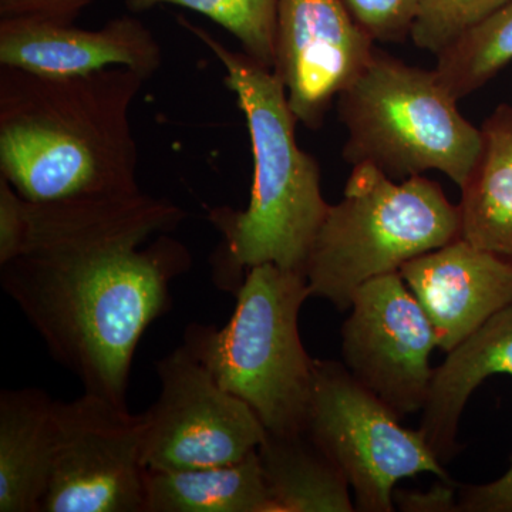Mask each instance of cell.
<instances>
[{
	"label": "cell",
	"instance_id": "obj_8",
	"mask_svg": "<svg viewBox=\"0 0 512 512\" xmlns=\"http://www.w3.org/2000/svg\"><path fill=\"white\" fill-rule=\"evenodd\" d=\"M156 370L160 396L143 413L147 471L222 466L258 450L266 436L262 421L184 345L158 360Z\"/></svg>",
	"mask_w": 512,
	"mask_h": 512
},
{
	"label": "cell",
	"instance_id": "obj_19",
	"mask_svg": "<svg viewBox=\"0 0 512 512\" xmlns=\"http://www.w3.org/2000/svg\"><path fill=\"white\" fill-rule=\"evenodd\" d=\"M512 62V0L458 37L437 55L434 72L460 101L493 80Z\"/></svg>",
	"mask_w": 512,
	"mask_h": 512
},
{
	"label": "cell",
	"instance_id": "obj_15",
	"mask_svg": "<svg viewBox=\"0 0 512 512\" xmlns=\"http://www.w3.org/2000/svg\"><path fill=\"white\" fill-rule=\"evenodd\" d=\"M55 402L39 389L0 393V512H42L55 456Z\"/></svg>",
	"mask_w": 512,
	"mask_h": 512
},
{
	"label": "cell",
	"instance_id": "obj_26",
	"mask_svg": "<svg viewBox=\"0 0 512 512\" xmlns=\"http://www.w3.org/2000/svg\"><path fill=\"white\" fill-rule=\"evenodd\" d=\"M393 503L407 512H454L457 503L450 483L431 488L429 493L420 491L394 490Z\"/></svg>",
	"mask_w": 512,
	"mask_h": 512
},
{
	"label": "cell",
	"instance_id": "obj_1",
	"mask_svg": "<svg viewBox=\"0 0 512 512\" xmlns=\"http://www.w3.org/2000/svg\"><path fill=\"white\" fill-rule=\"evenodd\" d=\"M183 208L143 191L28 201V232L0 284L84 392L126 406L134 353L171 308V284L191 268L168 235Z\"/></svg>",
	"mask_w": 512,
	"mask_h": 512
},
{
	"label": "cell",
	"instance_id": "obj_13",
	"mask_svg": "<svg viewBox=\"0 0 512 512\" xmlns=\"http://www.w3.org/2000/svg\"><path fill=\"white\" fill-rule=\"evenodd\" d=\"M399 272L447 353L512 303V264L461 237Z\"/></svg>",
	"mask_w": 512,
	"mask_h": 512
},
{
	"label": "cell",
	"instance_id": "obj_20",
	"mask_svg": "<svg viewBox=\"0 0 512 512\" xmlns=\"http://www.w3.org/2000/svg\"><path fill=\"white\" fill-rule=\"evenodd\" d=\"M126 5L136 13L160 5L200 13L237 37L245 55L274 70L278 0H126Z\"/></svg>",
	"mask_w": 512,
	"mask_h": 512
},
{
	"label": "cell",
	"instance_id": "obj_17",
	"mask_svg": "<svg viewBox=\"0 0 512 512\" xmlns=\"http://www.w3.org/2000/svg\"><path fill=\"white\" fill-rule=\"evenodd\" d=\"M271 512H353L350 485L339 467L303 431L268 433L258 448Z\"/></svg>",
	"mask_w": 512,
	"mask_h": 512
},
{
	"label": "cell",
	"instance_id": "obj_22",
	"mask_svg": "<svg viewBox=\"0 0 512 512\" xmlns=\"http://www.w3.org/2000/svg\"><path fill=\"white\" fill-rule=\"evenodd\" d=\"M350 15L379 43L404 42L412 33L419 0H343Z\"/></svg>",
	"mask_w": 512,
	"mask_h": 512
},
{
	"label": "cell",
	"instance_id": "obj_5",
	"mask_svg": "<svg viewBox=\"0 0 512 512\" xmlns=\"http://www.w3.org/2000/svg\"><path fill=\"white\" fill-rule=\"evenodd\" d=\"M458 205L424 175L394 181L353 165L343 198L329 205L305 266L309 296L348 311L360 286L460 238Z\"/></svg>",
	"mask_w": 512,
	"mask_h": 512
},
{
	"label": "cell",
	"instance_id": "obj_7",
	"mask_svg": "<svg viewBox=\"0 0 512 512\" xmlns=\"http://www.w3.org/2000/svg\"><path fill=\"white\" fill-rule=\"evenodd\" d=\"M399 420L343 363L313 360L305 433L345 474L356 511L392 512L403 478L430 473L450 481L421 430Z\"/></svg>",
	"mask_w": 512,
	"mask_h": 512
},
{
	"label": "cell",
	"instance_id": "obj_12",
	"mask_svg": "<svg viewBox=\"0 0 512 512\" xmlns=\"http://www.w3.org/2000/svg\"><path fill=\"white\" fill-rule=\"evenodd\" d=\"M163 62L150 29L133 16L100 29L35 19H0V66L50 77H79L113 67L150 79Z\"/></svg>",
	"mask_w": 512,
	"mask_h": 512
},
{
	"label": "cell",
	"instance_id": "obj_6",
	"mask_svg": "<svg viewBox=\"0 0 512 512\" xmlns=\"http://www.w3.org/2000/svg\"><path fill=\"white\" fill-rule=\"evenodd\" d=\"M457 103L434 69L410 66L376 47L336 100L348 133L343 157L394 181L439 171L461 190L480 160L483 136Z\"/></svg>",
	"mask_w": 512,
	"mask_h": 512
},
{
	"label": "cell",
	"instance_id": "obj_25",
	"mask_svg": "<svg viewBox=\"0 0 512 512\" xmlns=\"http://www.w3.org/2000/svg\"><path fill=\"white\" fill-rule=\"evenodd\" d=\"M457 511L512 512V458L508 470L497 480L464 487Z\"/></svg>",
	"mask_w": 512,
	"mask_h": 512
},
{
	"label": "cell",
	"instance_id": "obj_9",
	"mask_svg": "<svg viewBox=\"0 0 512 512\" xmlns=\"http://www.w3.org/2000/svg\"><path fill=\"white\" fill-rule=\"evenodd\" d=\"M55 456L42 512H144V416L97 394L55 402Z\"/></svg>",
	"mask_w": 512,
	"mask_h": 512
},
{
	"label": "cell",
	"instance_id": "obj_2",
	"mask_svg": "<svg viewBox=\"0 0 512 512\" xmlns=\"http://www.w3.org/2000/svg\"><path fill=\"white\" fill-rule=\"evenodd\" d=\"M147 80L124 67L50 77L0 66V177L29 202L140 191L131 109Z\"/></svg>",
	"mask_w": 512,
	"mask_h": 512
},
{
	"label": "cell",
	"instance_id": "obj_23",
	"mask_svg": "<svg viewBox=\"0 0 512 512\" xmlns=\"http://www.w3.org/2000/svg\"><path fill=\"white\" fill-rule=\"evenodd\" d=\"M28 232V201L0 177V266L15 259Z\"/></svg>",
	"mask_w": 512,
	"mask_h": 512
},
{
	"label": "cell",
	"instance_id": "obj_18",
	"mask_svg": "<svg viewBox=\"0 0 512 512\" xmlns=\"http://www.w3.org/2000/svg\"><path fill=\"white\" fill-rule=\"evenodd\" d=\"M144 512H271L258 450L222 466L146 471Z\"/></svg>",
	"mask_w": 512,
	"mask_h": 512
},
{
	"label": "cell",
	"instance_id": "obj_11",
	"mask_svg": "<svg viewBox=\"0 0 512 512\" xmlns=\"http://www.w3.org/2000/svg\"><path fill=\"white\" fill-rule=\"evenodd\" d=\"M343 0H278L276 76L298 123L318 130L375 53Z\"/></svg>",
	"mask_w": 512,
	"mask_h": 512
},
{
	"label": "cell",
	"instance_id": "obj_10",
	"mask_svg": "<svg viewBox=\"0 0 512 512\" xmlns=\"http://www.w3.org/2000/svg\"><path fill=\"white\" fill-rule=\"evenodd\" d=\"M342 328L343 365L399 419L421 412L434 370L437 336L400 272L357 289Z\"/></svg>",
	"mask_w": 512,
	"mask_h": 512
},
{
	"label": "cell",
	"instance_id": "obj_16",
	"mask_svg": "<svg viewBox=\"0 0 512 512\" xmlns=\"http://www.w3.org/2000/svg\"><path fill=\"white\" fill-rule=\"evenodd\" d=\"M483 150L461 188L460 237L512 264V106L500 104L480 127Z\"/></svg>",
	"mask_w": 512,
	"mask_h": 512
},
{
	"label": "cell",
	"instance_id": "obj_4",
	"mask_svg": "<svg viewBox=\"0 0 512 512\" xmlns=\"http://www.w3.org/2000/svg\"><path fill=\"white\" fill-rule=\"evenodd\" d=\"M235 298V311L222 328L187 326L185 349L251 406L268 433H303L315 360L299 335V312L311 298L306 276L274 264L254 266Z\"/></svg>",
	"mask_w": 512,
	"mask_h": 512
},
{
	"label": "cell",
	"instance_id": "obj_24",
	"mask_svg": "<svg viewBox=\"0 0 512 512\" xmlns=\"http://www.w3.org/2000/svg\"><path fill=\"white\" fill-rule=\"evenodd\" d=\"M94 0H0V19L74 23Z\"/></svg>",
	"mask_w": 512,
	"mask_h": 512
},
{
	"label": "cell",
	"instance_id": "obj_14",
	"mask_svg": "<svg viewBox=\"0 0 512 512\" xmlns=\"http://www.w3.org/2000/svg\"><path fill=\"white\" fill-rule=\"evenodd\" d=\"M494 375L512 377V303L448 352L443 365L434 370L420 430L441 464L460 450L458 423L468 399Z\"/></svg>",
	"mask_w": 512,
	"mask_h": 512
},
{
	"label": "cell",
	"instance_id": "obj_3",
	"mask_svg": "<svg viewBox=\"0 0 512 512\" xmlns=\"http://www.w3.org/2000/svg\"><path fill=\"white\" fill-rule=\"evenodd\" d=\"M177 20L224 67L225 84L247 121L254 157L247 208L210 211L211 224L222 237L211 256L212 282L235 295L254 266L274 264L305 275L313 239L329 204L320 190L318 161L296 141L298 120L289 107L284 83L274 70L244 52H234L207 30L183 16Z\"/></svg>",
	"mask_w": 512,
	"mask_h": 512
},
{
	"label": "cell",
	"instance_id": "obj_21",
	"mask_svg": "<svg viewBox=\"0 0 512 512\" xmlns=\"http://www.w3.org/2000/svg\"><path fill=\"white\" fill-rule=\"evenodd\" d=\"M508 2L510 0H419L410 39L419 49L437 56Z\"/></svg>",
	"mask_w": 512,
	"mask_h": 512
}]
</instances>
